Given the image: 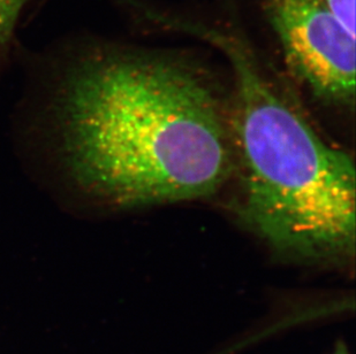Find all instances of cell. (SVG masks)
Listing matches in <instances>:
<instances>
[{
  "mask_svg": "<svg viewBox=\"0 0 356 354\" xmlns=\"http://www.w3.org/2000/svg\"><path fill=\"white\" fill-rule=\"evenodd\" d=\"M19 149L70 212L208 198L232 176L229 98L185 58L97 49L24 99Z\"/></svg>",
  "mask_w": 356,
  "mask_h": 354,
  "instance_id": "6da1fadb",
  "label": "cell"
},
{
  "mask_svg": "<svg viewBox=\"0 0 356 354\" xmlns=\"http://www.w3.org/2000/svg\"><path fill=\"white\" fill-rule=\"evenodd\" d=\"M224 49L242 217L284 260L345 266L355 253L353 159L319 136L243 47Z\"/></svg>",
  "mask_w": 356,
  "mask_h": 354,
  "instance_id": "7a4b0ae2",
  "label": "cell"
},
{
  "mask_svg": "<svg viewBox=\"0 0 356 354\" xmlns=\"http://www.w3.org/2000/svg\"><path fill=\"white\" fill-rule=\"evenodd\" d=\"M293 76L324 104L354 108L355 40L322 0H262Z\"/></svg>",
  "mask_w": 356,
  "mask_h": 354,
  "instance_id": "3957f363",
  "label": "cell"
},
{
  "mask_svg": "<svg viewBox=\"0 0 356 354\" xmlns=\"http://www.w3.org/2000/svg\"><path fill=\"white\" fill-rule=\"evenodd\" d=\"M31 0H0V57L5 53Z\"/></svg>",
  "mask_w": 356,
  "mask_h": 354,
  "instance_id": "277c9868",
  "label": "cell"
},
{
  "mask_svg": "<svg viewBox=\"0 0 356 354\" xmlns=\"http://www.w3.org/2000/svg\"><path fill=\"white\" fill-rule=\"evenodd\" d=\"M340 22L352 33L355 31V0H322Z\"/></svg>",
  "mask_w": 356,
  "mask_h": 354,
  "instance_id": "5b68a950",
  "label": "cell"
},
{
  "mask_svg": "<svg viewBox=\"0 0 356 354\" xmlns=\"http://www.w3.org/2000/svg\"><path fill=\"white\" fill-rule=\"evenodd\" d=\"M332 354H350V351H348V348H347L346 344L343 343V342H339V343H337L336 348L333 350Z\"/></svg>",
  "mask_w": 356,
  "mask_h": 354,
  "instance_id": "8992f818",
  "label": "cell"
}]
</instances>
